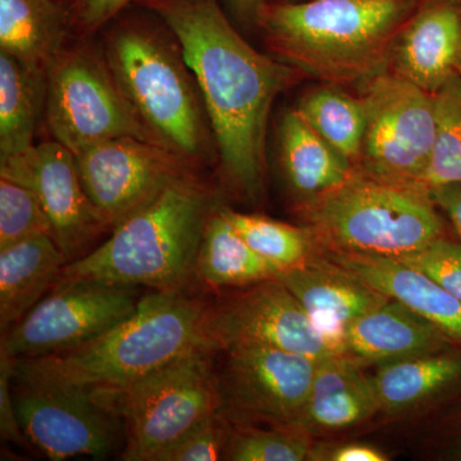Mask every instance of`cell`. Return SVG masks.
Returning a JSON list of instances; mask_svg holds the SVG:
<instances>
[{"label": "cell", "mask_w": 461, "mask_h": 461, "mask_svg": "<svg viewBox=\"0 0 461 461\" xmlns=\"http://www.w3.org/2000/svg\"><path fill=\"white\" fill-rule=\"evenodd\" d=\"M379 411L372 378L360 364L330 355L317 364L313 384L297 427L308 430H338L357 426Z\"/></svg>", "instance_id": "20"}, {"label": "cell", "mask_w": 461, "mask_h": 461, "mask_svg": "<svg viewBox=\"0 0 461 461\" xmlns=\"http://www.w3.org/2000/svg\"><path fill=\"white\" fill-rule=\"evenodd\" d=\"M50 235H36L0 249V330L14 327L53 288L66 266Z\"/></svg>", "instance_id": "22"}, {"label": "cell", "mask_w": 461, "mask_h": 461, "mask_svg": "<svg viewBox=\"0 0 461 461\" xmlns=\"http://www.w3.org/2000/svg\"><path fill=\"white\" fill-rule=\"evenodd\" d=\"M412 0L268 5L262 29L282 62L327 84L363 85L386 71Z\"/></svg>", "instance_id": "4"}, {"label": "cell", "mask_w": 461, "mask_h": 461, "mask_svg": "<svg viewBox=\"0 0 461 461\" xmlns=\"http://www.w3.org/2000/svg\"><path fill=\"white\" fill-rule=\"evenodd\" d=\"M396 259L429 276L461 300V244L439 238Z\"/></svg>", "instance_id": "33"}, {"label": "cell", "mask_w": 461, "mask_h": 461, "mask_svg": "<svg viewBox=\"0 0 461 461\" xmlns=\"http://www.w3.org/2000/svg\"><path fill=\"white\" fill-rule=\"evenodd\" d=\"M206 309L204 303L182 291L149 294L131 317L86 344L45 357L14 359V381L87 391L129 386L209 346Z\"/></svg>", "instance_id": "2"}, {"label": "cell", "mask_w": 461, "mask_h": 461, "mask_svg": "<svg viewBox=\"0 0 461 461\" xmlns=\"http://www.w3.org/2000/svg\"><path fill=\"white\" fill-rule=\"evenodd\" d=\"M460 57L461 5L433 0L403 25L388 69L436 94L457 75Z\"/></svg>", "instance_id": "17"}, {"label": "cell", "mask_w": 461, "mask_h": 461, "mask_svg": "<svg viewBox=\"0 0 461 461\" xmlns=\"http://www.w3.org/2000/svg\"><path fill=\"white\" fill-rule=\"evenodd\" d=\"M444 2L454 3V5H461V0H444Z\"/></svg>", "instance_id": "39"}, {"label": "cell", "mask_w": 461, "mask_h": 461, "mask_svg": "<svg viewBox=\"0 0 461 461\" xmlns=\"http://www.w3.org/2000/svg\"><path fill=\"white\" fill-rule=\"evenodd\" d=\"M71 27L56 0H0V51L47 75Z\"/></svg>", "instance_id": "23"}, {"label": "cell", "mask_w": 461, "mask_h": 461, "mask_svg": "<svg viewBox=\"0 0 461 461\" xmlns=\"http://www.w3.org/2000/svg\"><path fill=\"white\" fill-rule=\"evenodd\" d=\"M75 157L85 190L111 230L189 172V163L169 149L129 136L99 142Z\"/></svg>", "instance_id": "14"}, {"label": "cell", "mask_w": 461, "mask_h": 461, "mask_svg": "<svg viewBox=\"0 0 461 461\" xmlns=\"http://www.w3.org/2000/svg\"><path fill=\"white\" fill-rule=\"evenodd\" d=\"M330 461H386L387 456L377 447L366 444H345L312 455L311 460Z\"/></svg>", "instance_id": "36"}, {"label": "cell", "mask_w": 461, "mask_h": 461, "mask_svg": "<svg viewBox=\"0 0 461 461\" xmlns=\"http://www.w3.org/2000/svg\"><path fill=\"white\" fill-rule=\"evenodd\" d=\"M296 109L330 147L357 166L366 132V108L360 96L351 95L339 85L324 83L309 90Z\"/></svg>", "instance_id": "27"}, {"label": "cell", "mask_w": 461, "mask_h": 461, "mask_svg": "<svg viewBox=\"0 0 461 461\" xmlns=\"http://www.w3.org/2000/svg\"><path fill=\"white\" fill-rule=\"evenodd\" d=\"M277 278L299 300L335 355L341 354L348 326L390 300L339 264L315 262L313 258Z\"/></svg>", "instance_id": "16"}, {"label": "cell", "mask_w": 461, "mask_h": 461, "mask_svg": "<svg viewBox=\"0 0 461 461\" xmlns=\"http://www.w3.org/2000/svg\"><path fill=\"white\" fill-rule=\"evenodd\" d=\"M222 411L206 417L158 455L156 461H214L224 459L232 430Z\"/></svg>", "instance_id": "32"}, {"label": "cell", "mask_w": 461, "mask_h": 461, "mask_svg": "<svg viewBox=\"0 0 461 461\" xmlns=\"http://www.w3.org/2000/svg\"><path fill=\"white\" fill-rule=\"evenodd\" d=\"M204 335L214 350L235 345H263L304 355L317 362L335 355L280 278L259 282L247 293L209 305Z\"/></svg>", "instance_id": "12"}, {"label": "cell", "mask_w": 461, "mask_h": 461, "mask_svg": "<svg viewBox=\"0 0 461 461\" xmlns=\"http://www.w3.org/2000/svg\"><path fill=\"white\" fill-rule=\"evenodd\" d=\"M47 75L0 51V160L33 147L45 109Z\"/></svg>", "instance_id": "25"}, {"label": "cell", "mask_w": 461, "mask_h": 461, "mask_svg": "<svg viewBox=\"0 0 461 461\" xmlns=\"http://www.w3.org/2000/svg\"><path fill=\"white\" fill-rule=\"evenodd\" d=\"M457 74H459L461 76V57H460L459 69H457Z\"/></svg>", "instance_id": "40"}, {"label": "cell", "mask_w": 461, "mask_h": 461, "mask_svg": "<svg viewBox=\"0 0 461 461\" xmlns=\"http://www.w3.org/2000/svg\"><path fill=\"white\" fill-rule=\"evenodd\" d=\"M249 247L281 273L302 266L313 258L315 240L309 229L280 222L264 215L239 213L221 208Z\"/></svg>", "instance_id": "28"}, {"label": "cell", "mask_w": 461, "mask_h": 461, "mask_svg": "<svg viewBox=\"0 0 461 461\" xmlns=\"http://www.w3.org/2000/svg\"><path fill=\"white\" fill-rule=\"evenodd\" d=\"M213 351L203 346L129 386L90 391L122 421L126 444L121 459L156 461L173 442L221 411Z\"/></svg>", "instance_id": "7"}, {"label": "cell", "mask_w": 461, "mask_h": 461, "mask_svg": "<svg viewBox=\"0 0 461 461\" xmlns=\"http://www.w3.org/2000/svg\"><path fill=\"white\" fill-rule=\"evenodd\" d=\"M105 59L112 75L160 145L190 163L208 150L205 109L185 63L156 30L139 23L115 27Z\"/></svg>", "instance_id": "6"}, {"label": "cell", "mask_w": 461, "mask_h": 461, "mask_svg": "<svg viewBox=\"0 0 461 461\" xmlns=\"http://www.w3.org/2000/svg\"><path fill=\"white\" fill-rule=\"evenodd\" d=\"M311 433L297 426L232 430L224 460L303 461L313 453Z\"/></svg>", "instance_id": "30"}, {"label": "cell", "mask_w": 461, "mask_h": 461, "mask_svg": "<svg viewBox=\"0 0 461 461\" xmlns=\"http://www.w3.org/2000/svg\"><path fill=\"white\" fill-rule=\"evenodd\" d=\"M214 209L211 191L184 173L117 224L107 241L67 263L57 282L184 291Z\"/></svg>", "instance_id": "3"}, {"label": "cell", "mask_w": 461, "mask_h": 461, "mask_svg": "<svg viewBox=\"0 0 461 461\" xmlns=\"http://www.w3.org/2000/svg\"><path fill=\"white\" fill-rule=\"evenodd\" d=\"M359 89L366 132L357 171L377 180L426 187L436 142L433 94L390 69Z\"/></svg>", "instance_id": "8"}, {"label": "cell", "mask_w": 461, "mask_h": 461, "mask_svg": "<svg viewBox=\"0 0 461 461\" xmlns=\"http://www.w3.org/2000/svg\"><path fill=\"white\" fill-rule=\"evenodd\" d=\"M36 235H50V217L35 191L0 177V249Z\"/></svg>", "instance_id": "31"}, {"label": "cell", "mask_w": 461, "mask_h": 461, "mask_svg": "<svg viewBox=\"0 0 461 461\" xmlns=\"http://www.w3.org/2000/svg\"><path fill=\"white\" fill-rule=\"evenodd\" d=\"M460 378L461 357L435 351L381 364L372 384L379 411L395 412L420 405Z\"/></svg>", "instance_id": "26"}, {"label": "cell", "mask_w": 461, "mask_h": 461, "mask_svg": "<svg viewBox=\"0 0 461 461\" xmlns=\"http://www.w3.org/2000/svg\"><path fill=\"white\" fill-rule=\"evenodd\" d=\"M278 150L288 187L300 203L341 186L357 167L309 126L296 108L282 114Z\"/></svg>", "instance_id": "21"}, {"label": "cell", "mask_w": 461, "mask_h": 461, "mask_svg": "<svg viewBox=\"0 0 461 461\" xmlns=\"http://www.w3.org/2000/svg\"><path fill=\"white\" fill-rule=\"evenodd\" d=\"M138 288L90 281L56 282L47 296L2 336L12 359L45 357L99 338L131 317Z\"/></svg>", "instance_id": "10"}, {"label": "cell", "mask_w": 461, "mask_h": 461, "mask_svg": "<svg viewBox=\"0 0 461 461\" xmlns=\"http://www.w3.org/2000/svg\"><path fill=\"white\" fill-rule=\"evenodd\" d=\"M14 405L29 444L53 461L117 450L123 424L90 391L17 381Z\"/></svg>", "instance_id": "11"}, {"label": "cell", "mask_w": 461, "mask_h": 461, "mask_svg": "<svg viewBox=\"0 0 461 461\" xmlns=\"http://www.w3.org/2000/svg\"><path fill=\"white\" fill-rule=\"evenodd\" d=\"M14 379V359L0 350V433L2 438L21 447L29 448V441L21 429L14 405L12 382Z\"/></svg>", "instance_id": "34"}, {"label": "cell", "mask_w": 461, "mask_h": 461, "mask_svg": "<svg viewBox=\"0 0 461 461\" xmlns=\"http://www.w3.org/2000/svg\"><path fill=\"white\" fill-rule=\"evenodd\" d=\"M135 0H75L69 12L71 27L81 35H89L117 16Z\"/></svg>", "instance_id": "35"}, {"label": "cell", "mask_w": 461, "mask_h": 461, "mask_svg": "<svg viewBox=\"0 0 461 461\" xmlns=\"http://www.w3.org/2000/svg\"><path fill=\"white\" fill-rule=\"evenodd\" d=\"M315 240L333 253L399 258L442 238L429 189L359 171L341 186L300 203Z\"/></svg>", "instance_id": "5"}, {"label": "cell", "mask_w": 461, "mask_h": 461, "mask_svg": "<svg viewBox=\"0 0 461 461\" xmlns=\"http://www.w3.org/2000/svg\"><path fill=\"white\" fill-rule=\"evenodd\" d=\"M226 351V366L218 377L221 411L275 426H297L311 393L317 360L263 345H235Z\"/></svg>", "instance_id": "13"}, {"label": "cell", "mask_w": 461, "mask_h": 461, "mask_svg": "<svg viewBox=\"0 0 461 461\" xmlns=\"http://www.w3.org/2000/svg\"><path fill=\"white\" fill-rule=\"evenodd\" d=\"M232 14L242 23L249 26L262 27L264 14L268 3L266 0H224Z\"/></svg>", "instance_id": "38"}, {"label": "cell", "mask_w": 461, "mask_h": 461, "mask_svg": "<svg viewBox=\"0 0 461 461\" xmlns=\"http://www.w3.org/2000/svg\"><path fill=\"white\" fill-rule=\"evenodd\" d=\"M45 80V120L54 140L72 153L126 136L160 145L107 63L90 51L63 50L48 68Z\"/></svg>", "instance_id": "9"}, {"label": "cell", "mask_w": 461, "mask_h": 461, "mask_svg": "<svg viewBox=\"0 0 461 461\" xmlns=\"http://www.w3.org/2000/svg\"><path fill=\"white\" fill-rule=\"evenodd\" d=\"M195 275L206 286L223 288L272 280L281 271L249 247L221 208H215L203 233Z\"/></svg>", "instance_id": "24"}, {"label": "cell", "mask_w": 461, "mask_h": 461, "mask_svg": "<svg viewBox=\"0 0 461 461\" xmlns=\"http://www.w3.org/2000/svg\"><path fill=\"white\" fill-rule=\"evenodd\" d=\"M171 30L190 69L224 175L250 200L262 196L273 103L300 72L259 53L217 0H141Z\"/></svg>", "instance_id": "1"}, {"label": "cell", "mask_w": 461, "mask_h": 461, "mask_svg": "<svg viewBox=\"0 0 461 461\" xmlns=\"http://www.w3.org/2000/svg\"><path fill=\"white\" fill-rule=\"evenodd\" d=\"M0 177L35 191L50 217L53 239L68 263L84 257V251L108 230L85 190L75 154L57 140L0 160Z\"/></svg>", "instance_id": "15"}, {"label": "cell", "mask_w": 461, "mask_h": 461, "mask_svg": "<svg viewBox=\"0 0 461 461\" xmlns=\"http://www.w3.org/2000/svg\"><path fill=\"white\" fill-rule=\"evenodd\" d=\"M429 193L436 206H439L450 218L461 239V182L439 185L429 189Z\"/></svg>", "instance_id": "37"}, {"label": "cell", "mask_w": 461, "mask_h": 461, "mask_svg": "<svg viewBox=\"0 0 461 461\" xmlns=\"http://www.w3.org/2000/svg\"><path fill=\"white\" fill-rule=\"evenodd\" d=\"M436 108V142L424 186L461 182V76L451 78L433 94Z\"/></svg>", "instance_id": "29"}, {"label": "cell", "mask_w": 461, "mask_h": 461, "mask_svg": "<svg viewBox=\"0 0 461 461\" xmlns=\"http://www.w3.org/2000/svg\"><path fill=\"white\" fill-rule=\"evenodd\" d=\"M330 260L379 293L408 306L446 338L461 342V300L429 276L396 258L335 253Z\"/></svg>", "instance_id": "18"}, {"label": "cell", "mask_w": 461, "mask_h": 461, "mask_svg": "<svg viewBox=\"0 0 461 461\" xmlns=\"http://www.w3.org/2000/svg\"><path fill=\"white\" fill-rule=\"evenodd\" d=\"M447 339L408 306L390 299L348 326L339 355L350 357L360 366L366 363L381 366L439 351Z\"/></svg>", "instance_id": "19"}]
</instances>
